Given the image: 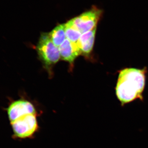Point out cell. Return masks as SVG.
Segmentation results:
<instances>
[{
	"instance_id": "cell-7",
	"label": "cell",
	"mask_w": 148,
	"mask_h": 148,
	"mask_svg": "<svg viewBox=\"0 0 148 148\" xmlns=\"http://www.w3.org/2000/svg\"><path fill=\"white\" fill-rule=\"evenodd\" d=\"M96 29L97 28H95L82 34L77 42V45L83 55L88 56L92 52L95 42Z\"/></svg>"
},
{
	"instance_id": "cell-1",
	"label": "cell",
	"mask_w": 148,
	"mask_h": 148,
	"mask_svg": "<svg viewBox=\"0 0 148 148\" xmlns=\"http://www.w3.org/2000/svg\"><path fill=\"white\" fill-rule=\"evenodd\" d=\"M147 72L146 67L125 68L119 71L115 93L122 107L138 99L143 101Z\"/></svg>"
},
{
	"instance_id": "cell-3",
	"label": "cell",
	"mask_w": 148,
	"mask_h": 148,
	"mask_svg": "<svg viewBox=\"0 0 148 148\" xmlns=\"http://www.w3.org/2000/svg\"><path fill=\"white\" fill-rule=\"evenodd\" d=\"M36 50L40 59L47 66L54 65L61 58L58 47L54 45L48 33L41 34Z\"/></svg>"
},
{
	"instance_id": "cell-4",
	"label": "cell",
	"mask_w": 148,
	"mask_h": 148,
	"mask_svg": "<svg viewBox=\"0 0 148 148\" xmlns=\"http://www.w3.org/2000/svg\"><path fill=\"white\" fill-rule=\"evenodd\" d=\"M103 10L92 7L86 12L72 19L74 24L82 34L97 28V24L103 15Z\"/></svg>"
},
{
	"instance_id": "cell-2",
	"label": "cell",
	"mask_w": 148,
	"mask_h": 148,
	"mask_svg": "<svg viewBox=\"0 0 148 148\" xmlns=\"http://www.w3.org/2000/svg\"><path fill=\"white\" fill-rule=\"evenodd\" d=\"M37 115L30 114L11 122L14 138L21 139L33 138L39 128Z\"/></svg>"
},
{
	"instance_id": "cell-5",
	"label": "cell",
	"mask_w": 148,
	"mask_h": 148,
	"mask_svg": "<svg viewBox=\"0 0 148 148\" xmlns=\"http://www.w3.org/2000/svg\"><path fill=\"white\" fill-rule=\"evenodd\" d=\"M6 110L10 123L27 115H38L33 103L23 98L11 101Z\"/></svg>"
},
{
	"instance_id": "cell-9",
	"label": "cell",
	"mask_w": 148,
	"mask_h": 148,
	"mask_svg": "<svg viewBox=\"0 0 148 148\" xmlns=\"http://www.w3.org/2000/svg\"><path fill=\"white\" fill-rule=\"evenodd\" d=\"M66 35L67 39L73 42L77 43L82 34L71 19L66 24Z\"/></svg>"
},
{
	"instance_id": "cell-8",
	"label": "cell",
	"mask_w": 148,
	"mask_h": 148,
	"mask_svg": "<svg viewBox=\"0 0 148 148\" xmlns=\"http://www.w3.org/2000/svg\"><path fill=\"white\" fill-rule=\"evenodd\" d=\"M49 35L54 45L59 47L66 40V24L56 26L49 33Z\"/></svg>"
},
{
	"instance_id": "cell-6",
	"label": "cell",
	"mask_w": 148,
	"mask_h": 148,
	"mask_svg": "<svg viewBox=\"0 0 148 148\" xmlns=\"http://www.w3.org/2000/svg\"><path fill=\"white\" fill-rule=\"evenodd\" d=\"M58 49L61 59L70 64L73 63L77 57L81 54L77 43L72 42L67 38Z\"/></svg>"
}]
</instances>
